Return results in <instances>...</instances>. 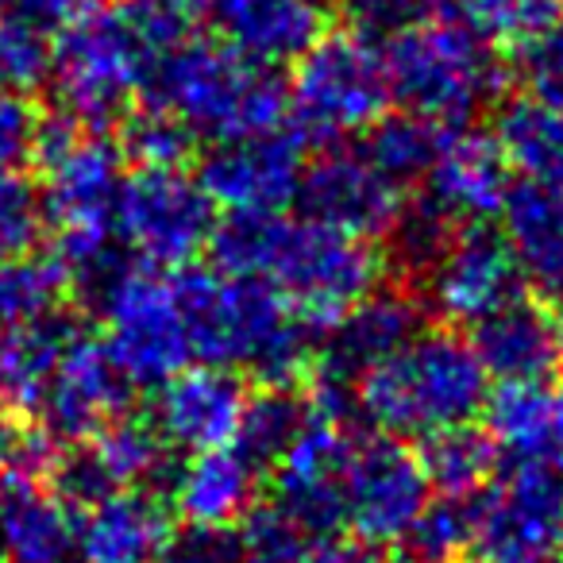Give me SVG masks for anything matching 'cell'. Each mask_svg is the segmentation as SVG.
<instances>
[{
	"mask_svg": "<svg viewBox=\"0 0 563 563\" xmlns=\"http://www.w3.org/2000/svg\"><path fill=\"white\" fill-rule=\"evenodd\" d=\"M444 128L432 120L417 117V112H383L371 128H363V155L378 166L390 181H417L429 174L432 158H437L440 143H444Z\"/></svg>",
	"mask_w": 563,
	"mask_h": 563,
	"instance_id": "1f68e13d",
	"label": "cell"
},
{
	"mask_svg": "<svg viewBox=\"0 0 563 563\" xmlns=\"http://www.w3.org/2000/svg\"><path fill=\"white\" fill-rule=\"evenodd\" d=\"M460 20L498 47H525L563 16V0H455Z\"/></svg>",
	"mask_w": 563,
	"mask_h": 563,
	"instance_id": "d590c367",
	"label": "cell"
},
{
	"mask_svg": "<svg viewBox=\"0 0 563 563\" xmlns=\"http://www.w3.org/2000/svg\"><path fill=\"white\" fill-rule=\"evenodd\" d=\"M258 471L235 444L205 448L170 475V501L186 525L232 529L255 506Z\"/></svg>",
	"mask_w": 563,
	"mask_h": 563,
	"instance_id": "d4e9b609",
	"label": "cell"
},
{
	"mask_svg": "<svg viewBox=\"0 0 563 563\" xmlns=\"http://www.w3.org/2000/svg\"><path fill=\"white\" fill-rule=\"evenodd\" d=\"M475 336L478 363L486 375L501 378V383H521V378H548L560 363V347H555V317L544 306L529 298H509L494 313H486L478 324H471Z\"/></svg>",
	"mask_w": 563,
	"mask_h": 563,
	"instance_id": "4316f807",
	"label": "cell"
},
{
	"mask_svg": "<svg viewBox=\"0 0 563 563\" xmlns=\"http://www.w3.org/2000/svg\"><path fill=\"white\" fill-rule=\"evenodd\" d=\"M460 224L440 209L432 197H421L413 205H401L398 217L390 224V247L394 263L406 274H429L432 263L448 251V243L455 240Z\"/></svg>",
	"mask_w": 563,
	"mask_h": 563,
	"instance_id": "74e56055",
	"label": "cell"
},
{
	"mask_svg": "<svg viewBox=\"0 0 563 563\" xmlns=\"http://www.w3.org/2000/svg\"><path fill=\"white\" fill-rule=\"evenodd\" d=\"M401 544L413 563H455L471 548V501L452 494L429 498Z\"/></svg>",
	"mask_w": 563,
	"mask_h": 563,
	"instance_id": "8d00e7d4",
	"label": "cell"
},
{
	"mask_svg": "<svg viewBox=\"0 0 563 563\" xmlns=\"http://www.w3.org/2000/svg\"><path fill=\"white\" fill-rule=\"evenodd\" d=\"M301 170H306L301 135L274 128L258 135L217 140L201 158L197 181L217 209H228V217H266L294 205Z\"/></svg>",
	"mask_w": 563,
	"mask_h": 563,
	"instance_id": "7c38bea8",
	"label": "cell"
},
{
	"mask_svg": "<svg viewBox=\"0 0 563 563\" xmlns=\"http://www.w3.org/2000/svg\"><path fill=\"white\" fill-rule=\"evenodd\" d=\"M294 201L301 217L321 220L347 235H386L401 209L398 181H390L363 151L329 147L301 170Z\"/></svg>",
	"mask_w": 563,
	"mask_h": 563,
	"instance_id": "5bb4252c",
	"label": "cell"
},
{
	"mask_svg": "<svg viewBox=\"0 0 563 563\" xmlns=\"http://www.w3.org/2000/svg\"><path fill=\"white\" fill-rule=\"evenodd\" d=\"M240 563H313L317 537L282 506H251L240 521Z\"/></svg>",
	"mask_w": 563,
	"mask_h": 563,
	"instance_id": "f35d334b",
	"label": "cell"
},
{
	"mask_svg": "<svg viewBox=\"0 0 563 563\" xmlns=\"http://www.w3.org/2000/svg\"><path fill=\"white\" fill-rule=\"evenodd\" d=\"M40 117H43V112L35 109L27 93L0 89V166H12V170H20L24 163H32Z\"/></svg>",
	"mask_w": 563,
	"mask_h": 563,
	"instance_id": "bcb514c9",
	"label": "cell"
},
{
	"mask_svg": "<svg viewBox=\"0 0 563 563\" xmlns=\"http://www.w3.org/2000/svg\"><path fill=\"white\" fill-rule=\"evenodd\" d=\"M112 224L128 255L158 271H178L209 247L217 205L181 166H140L120 181Z\"/></svg>",
	"mask_w": 563,
	"mask_h": 563,
	"instance_id": "ba28073f",
	"label": "cell"
},
{
	"mask_svg": "<svg viewBox=\"0 0 563 563\" xmlns=\"http://www.w3.org/2000/svg\"><path fill=\"white\" fill-rule=\"evenodd\" d=\"M124 12L155 58L194 35V20H197L194 0H128Z\"/></svg>",
	"mask_w": 563,
	"mask_h": 563,
	"instance_id": "ee69618b",
	"label": "cell"
},
{
	"mask_svg": "<svg viewBox=\"0 0 563 563\" xmlns=\"http://www.w3.org/2000/svg\"><path fill=\"white\" fill-rule=\"evenodd\" d=\"M471 548L483 563H555L563 548V478L514 463L471 501Z\"/></svg>",
	"mask_w": 563,
	"mask_h": 563,
	"instance_id": "30bf717a",
	"label": "cell"
},
{
	"mask_svg": "<svg viewBox=\"0 0 563 563\" xmlns=\"http://www.w3.org/2000/svg\"><path fill=\"white\" fill-rule=\"evenodd\" d=\"M12 437H16V424H12L9 413H0V467H4V460H9Z\"/></svg>",
	"mask_w": 563,
	"mask_h": 563,
	"instance_id": "f907efd6",
	"label": "cell"
},
{
	"mask_svg": "<svg viewBox=\"0 0 563 563\" xmlns=\"http://www.w3.org/2000/svg\"><path fill=\"white\" fill-rule=\"evenodd\" d=\"M74 332H78V321L63 309L0 332V413L20 417L40 409L58 355L70 344Z\"/></svg>",
	"mask_w": 563,
	"mask_h": 563,
	"instance_id": "83f0119b",
	"label": "cell"
},
{
	"mask_svg": "<svg viewBox=\"0 0 563 563\" xmlns=\"http://www.w3.org/2000/svg\"><path fill=\"white\" fill-rule=\"evenodd\" d=\"M155 390L151 424L166 444L205 452V448H220L235 440L247 390L232 367H212V363L181 367Z\"/></svg>",
	"mask_w": 563,
	"mask_h": 563,
	"instance_id": "e0dca14e",
	"label": "cell"
},
{
	"mask_svg": "<svg viewBox=\"0 0 563 563\" xmlns=\"http://www.w3.org/2000/svg\"><path fill=\"white\" fill-rule=\"evenodd\" d=\"M66 278L55 258H35L32 251L0 258V332L32 324L63 309Z\"/></svg>",
	"mask_w": 563,
	"mask_h": 563,
	"instance_id": "836d02e7",
	"label": "cell"
},
{
	"mask_svg": "<svg viewBox=\"0 0 563 563\" xmlns=\"http://www.w3.org/2000/svg\"><path fill=\"white\" fill-rule=\"evenodd\" d=\"M43 205L40 189L12 166H0V258H16L40 243Z\"/></svg>",
	"mask_w": 563,
	"mask_h": 563,
	"instance_id": "b9f144b4",
	"label": "cell"
},
{
	"mask_svg": "<svg viewBox=\"0 0 563 563\" xmlns=\"http://www.w3.org/2000/svg\"><path fill=\"white\" fill-rule=\"evenodd\" d=\"M209 247L224 274L271 282L317 340L383 282L375 243L309 217H228Z\"/></svg>",
	"mask_w": 563,
	"mask_h": 563,
	"instance_id": "6da1fadb",
	"label": "cell"
},
{
	"mask_svg": "<svg viewBox=\"0 0 563 563\" xmlns=\"http://www.w3.org/2000/svg\"><path fill=\"white\" fill-rule=\"evenodd\" d=\"M51 258L63 271L66 290H81L93 301L109 290V282L117 274L132 266L124 243H112L109 228H58Z\"/></svg>",
	"mask_w": 563,
	"mask_h": 563,
	"instance_id": "e575fe53",
	"label": "cell"
},
{
	"mask_svg": "<svg viewBox=\"0 0 563 563\" xmlns=\"http://www.w3.org/2000/svg\"><path fill=\"white\" fill-rule=\"evenodd\" d=\"M40 189L43 220L55 228H112L120 197V151L104 135H81L66 155H58Z\"/></svg>",
	"mask_w": 563,
	"mask_h": 563,
	"instance_id": "7402d4cb",
	"label": "cell"
},
{
	"mask_svg": "<svg viewBox=\"0 0 563 563\" xmlns=\"http://www.w3.org/2000/svg\"><path fill=\"white\" fill-rule=\"evenodd\" d=\"M424 282H429L432 313L452 324H478L521 290V274L506 240L486 224H467L463 232H455Z\"/></svg>",
	"mask_w": 563,
	"mask_h": 563,
	"instance_id": "2e32d148",
	"label": "cell"
},
{
	"mask_svg": "<svg viewBox=\"0 0 563 563\" xmlns=\"http://www.w3.org/2000/svg\"><path fill=\"white\" fill-rule=\"evenodd\" d=\"M158 563H166V560H158Z\"/></svg>",
	"mask_w": 563,
	"mask_h": 563,
	"instance_id": "db71d44e",
	"label": "cell"
},
{
	"mask_svg": "<svg viewBox=\"0 0 563 563\" xmlns=\"http://www.w3.org/2000/svg\"><path fill=\"white\" fill-rule=\"evenodd\" d=\"M174 286L194 360L243 367L263 386H294L313 367L317 336L271 282L186 271Z\"/></svg>",
	"mask_w": 563,
	"mask_h": 563,
	"instance_id": "7a4b0ae2",
	"label": "cell"
},
{
	"mask_svg": "<svg viewBox=\"0 0 563 563\" xmlns=\"http://www.w3.org/2000/svg\"><path fill=\"white\" fill-rule=\"evenodd\" d=\"M174 540L166 501L147 486H120L81 509L74 525L78 563H158Z\"/></svg>",
	"mask_w": 563,
	"mask_h": 563,
	"instance_id": "ac0fdd59",
	"label": "cell"
},
{
	"mask_svg": "<svg viewBox=\"0 0 563 563\" xmlns=\"http://www.w3.org/2000/svg\"><path fill=\"white\" fill-rule=\"evenodd\" d=\"M51 66H55V35L0 12V89L32 97L51 81Z\"/></svg>",
	"mask_w": 563,
	"mask_h": 563,
	"instance_id": "60d3db41",
	"label": "cell"
},
{
	"mask_svg": "<svg viewBox=\"0 0 563 563\" xmlns=\"http://www.w3.org/2000/svg\"><path fill=\"white\" fill-rule=\"evenodd\" d=\"M429 501L417 452H409L398 437L352 440L344 463V525L367 544H401L413 517Z\"/></svg>",
	"mask_w": 563,
	"mask_h": 563,
	"instance_id": "8fae6325",
	"label": "cell"
},
{
	"mask_svg": "<svg viewBox=\"0 0 563 563\" xmlns=\"http://www.w3.org/2000/svg\"><path fill=\"white\" fill-rule=\"evenodd\" d=\"M89 448L101 460L104 475L112 478V486H155L170 483L174 467L166 455V440L158 437V429L151 424V417H132L128 409L124 417L104 424L97 437H89Z\"/></svg>",
	"mask_w": 563,
	"mask_h": 563,
	"instance_id": "4dcf8cb0",
	"label": "cell"
},
{
	"mask_svg": "<svg viewBox=\"0 0 563 563\" xmlns=\"http://www.w3.org/2000/svg\"><path fill=\"white\" fill-rule=\"evenodd\" d=\"M86 4L89 0H0V12L24 20V24L40 27L47 35H58Z\"/></svg>",
	"mask_w": 563,
	"mask_h": 563,
	"instance_id": "c3c4849f",
	"label": "cell"
},
{
	"mask_svg": "<svg viewBox=\"0 0 563 563\" xmlns=\"http://www.w3.org/2000/svg\"><path fill=\"white\" fill-rule=\"evenodd\" d=\"M498 217L521 282L537 286L544 298L563 301V189L517 181Z\"/></svg>",
	"mask_w": 563,
	"mask_h": 563,
	"instance_id": "603a6c76",
	"label": "cell"
},
{
	"mask_svg": "<svg viewBox=\"0 0 563 563\" xmlns=\"http://www.w3.org/2000/svg\"><path fill=\"white\" fill-rule=\"evenodd\" d=\"M313 563H383V555H378L375 544H367V540L329 532V537H317Z\"/></svg>",
	"mask_w": 563,
	"mask_h": 563,
	"instance_id": "681fc988",
	"label": "cell"
},
{
	"mask_svg": "<svg viewBox=\"0 0 563 563\" xmlns=\"http://www.w3.org/2000/svg\"><path fill=\"white\" fill-rule=\"evenodd\" d=\"M517 74H521L529 97H540V101L563 109V16L544 35L525 43Z\"/></svg>",
	"mask_w": 563,
	"mask_h": 563,
	"instance_id": "f6af8a7d",
	"label": "cell"
},
{
	"mask_svg": "<svg viewBox=\"0 0 563 563\" xmlns=\"http://www.w3.org/2000/svg\"><path fill=\"white\" fill-rule=\"evenodd\" d=\"M217 35L240 55L263 66L301 58L324 35V12L317 0H194Z\"/></svg>",
	"mask_w": 563,
	"mask_h": 563,
	"instance_id": "d6986e66",
	"label": "cell"
},
{
	"mask_svg": "<svg viewBox=\"0 0 563 563\" xmlns=\"http://www.w3.org/2000/svg\"><path fill=\"white\" fill-rule=\"evenodd\" d=\"M74 521L43 478L0 471V560L70 563Z\"/></svg>",
	"mask_w": 563,
	"mask_h": 563,
	"instance_id": "484cf974",
	"label": "cell"
},
{
	"mask_svg": "<svg viewBox=\"0 0 563 563\" xmlns=\"http://www.w3.org/2000/svg\"><path fill=\"white\" fill-rule=\"evenodd\" d=\"M383 66L394 101L440 128H467L478 112L501 101L509 81L494 43L463 20L444 16L386 40Z\"/></svg>",
	"mask_w": 563,
	"mask_h": 563,
	"instance_id": "5b68a950",
	"label": "cell"
},
{
	"mask_svg": "<svg viewBox=\"0 0 563 563\" xmlns=\"http://www.w3.org/2000/svg\"><path fill=\"white\" fill-rule=\"evenodd\" d=\"M194 147L197 135L158 104H147L143 112H128L120 124V151L135 158V166H186Z\"/></svg>",
	"mask_w": 563,
	"mask_h": 563,
	"instance_id": "ab89813d",
	"label": "cell"
},
{
	"mask_svg": "<svg viewBox=\"0 0 563 563\" xmlns=\"http://www.w3.org/2000/svg\"><path fill=\"white\" fill-rule=\"evenodd\" d=\"M166 563H240V540L232 529L220 525H186V532H174Z\"/></svg>",
	"mask_w": 563,
	"mask_h": 563,
	"instance_id": "7dc6e473",
	"label": "cell"
},
{
	"mask_svg": "<svg viewBox=\"0 0 563 563\" xmlns=\"http://www.w3.org/2000/svg\"><path fill=\"white\" fill-rule=\"evenodd\" d=\"M140 93L209 140L274 132L290 117V97L271 66L240 55L224 40L197 35L151 63Z\"/></svg>",
	"mask_w": 563,
	"mask_h": 563,
	"instance_id": "3957f363",
	"label": "cell"
},
{
	"mask_svg": "<svg viewBox=\"0 0 563 563\" xmlns=\"http://www.w3.org/2000/svg\"><path fill=\"white\" fill-rule=\"evenodd\" d=\"M417 463H421L424 478H429V490L471 498L498 471V444L490 440V432L475 429L471 421L448 424V429L421 437Z\"/></svg>",
	"mask_w": 563,
	"mask_h": 563,
	"instance_id": "f546056e",
	"label": "cell"
},
{
	"mask_svg": "<svg viewBox=\"0 0 563 563\" xmlns=\"http://www.w3.org/2000/svg\"><path fill=\"white\" fill-rule=\"evenodd\" d=\"M429 197L455 220V224H486L498 217L509 194V163L498 151L494 135L455 128L444 135L429 174Z\"/></svg>",
	"mask_w": 563,
	"mask_h": 563,
	"instance_id": "44dd1931",
	"label": "cell"
},
{
	"mask_svg": "<svg viewBox=\"0 0 563 563\" xmlns=\"http://www.w3.org/2000/svg\"><path fill=\"white\" fill-rule=\"evenodd\" d=\"M555 347H560V363H563V317L555 321Z\"/></svg>",
	"mask_w": 563,
	"mask_h": 563,
	"instance_id": "816d5d0a",
	"label": "cell"
},
{
	"mask_svg": "<svg viewBox=\"0 0 563 563\" xmlns=\"http://www.w3.org/2000/svg\"><path fill=\"white\" fill-rule=\"evenodd\" d=\"M309 421V401L298 398L290 386H263L255 398L243 401L240 429L232 444L247 455L255 467H274L290 440Z\"/></svg>",
	"mask_w": 563,
	"mask_h": 563,
	"instance_id": "d6a6232c",
	"label": "cell"
},
{
	"mask_svg": "<svg viewBox=\"0 0 563 563\" xmlns=\"http://www.w3.org/2000/svg\"><path fill=\"white\" fill-rule=\"evenodd\" d=\"M421 329V306L401 290H371L360 298L329 332H324L321 355L313 360L317 375L355 383L367 367L398 352L406 340Z\"/></svg>",
	"mask_w": 563,
	"mask_h": 563,
	"instance_id": "ffe728a7",
	"label": "cell"
},
{
	"mask_svg": "<svg viewBox=\"0 0 563 563\" xmlns=\"http://www.w3.org/2000/svg\"><path fill=\"white\" fill-rule=\"evenodd\" d=\"M286 97L301 140L336 143L363 132L390 104L383 51L355 32L321 35L298 58Z\"/></svg>",
	"mask_w": 563,
	"mask_h": 563,
	"instance_id": "52a82bcc",
	"label": "cell"
},
{
	"mask_svg": "<svg viewBox=\"0 0 563 563\" xmlns=\"http://www.w3.org/2000/svg\"><path fill=\"white\" fill-rule=\"evenodd\" d=\"M352 437L344 424L313 417L301 424L290 448L274 460V506L313 537L344 529V463Z\"/></svg>",
	"mask_w": 563,
	"mask_h": 563,
	"instance_id": "9a60e30c",
	"label": "cell"
},
{
	"mask_svg": "<svg viewBox=\"0 0 563 563\" xmlns=\"http://www.w3.org/2000/svg\"><path fill=\"white\" fill-rule=\"evenodd\" d=\"M486 378L471 340L417 332L355 378V409L386 437H429L483 413Z\"/></svg>",
	"mask_w": 563,
	"mask_h": 563,
	"instance_id": "277c9868",
	"label": "cell"
},
{
	"mask_svg": "<svg viewBox=\"0 0 563 563\" xmlns=\"http://www.w3.org/2000/svg\"><path fill=\"white\" fill-rule=\"evenodd\" d=\"M494 143L506 155L509 170L525 181L563 189V109L540 97H517L498 109Z\"/></svg>",
	"mask_w": 563,
	"mask_h": 563,
	"instance_id": "f1b7e54d",
	"label": "cell"
},
{
	"mask_svg": "<svg viewBox=\"0 0 563 563\" xmlns=\"http://www.w3.org/2000/svg\"><path fill=\"white\" fill-rule=\"evenodd\" d=\"M486 432L514 463H540L563 475V390L544 378L501 383L483 401Z\"/></svg>",
	"mask_w": 563,
	"mask_h": 563,
	"instance_id": "cb8c5ba5",
	"label": "cell"
},
{
	"mask_svg": "<svg viewBox=\"0 0 563 563\" xmlns=\"http://www.w3.org/2000/svg\"><path fill=\"white\" fill-rule=\"evenodd\" d=\"M452 0H344L355 35L363 40H394L398 32L444 16Z\"/></svg>",
	"mask_w": 563,
	"mask_h": 563,
	"instance_id": "7bdbcfd3",
	"label": "cell"
},
{
	"mask_svg": "<svg viewBox=\"0 0 563 563\" xmlns=\"http://www.w3.org/2000/svg\"><path fill=\"white\" fill-rule=\"evenodd\" d=\"M151 63L155 55L128 12L89 0L55 40L51 81L58 109L86 135H109L132 112V97L143 89Z\"/></svg>",
	"mask_w": 563,
	"mask_h": 563,
	"instance_id": "8992f818",
	"label": "cell"
},
{
	"mask_svg": "<svg viewBox=\"0 0 563 563\" xmlns=\"http://www.w3.org/2000/svg\"><path fill=\"white\" fill-rule=\"evenodd\" d=\"M0 563H4V560H0Z\"/></svg>",
	"mask_w": 563,
	"mask_h": 563,
	"instance_id": "11a10c76",
	"label": "cell"
},
{
	"mask_svg": "<svg viewBox=\"0 0 563 563\" xmlns=\"http://www.w3.org/2000/svg\"><path fill=\"white\" fill-rule=\"evenodd\" d=\"M383 563H413L409 555H394V560H383Z\"/></svg>",
	"mask_w": 563,
	"mask_h": 563,
	"instance_id": "f5cc1de1",
	"label": "cell"
},
{
	"mask_svg": "<svg viewBox=\"0 0 563 563\" xmlns=\"http://www.w3.org/2000/svg\"><path fill=\"white\" fill-rule=\"evenodd\" d=\"M132 378L112 360L109 344L78 329L58 355L55 375L35 409L43 417L40 429H47L58 444H81L124 417L132 409Z\"/></svg>",
	"mask_w": 563,
	"mask_h": 563,
	"instance_id": "4fadbf2b",
	"label": "cell"
},
{
	"mask_svg": "<svg viewBox=\"0 0 563 563\" xmlns=\"http://www.w3.org/2000/svg\"><path fill=\"white\" fill-rule=\"evenodd\" d=\"M97 306L104 317V344L135 390L140 386L155 390L181 367H189L194 352H189V332L174 278L128 266L109 282Z\"/></svg>",
	"mask_w": 563,
	"mask_h": 563,
	"instance_id": "9c48e42d",
	"label": "cell"
}]
</instances>
